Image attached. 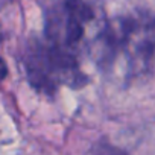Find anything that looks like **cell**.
<instances>
[{
    "label": "cell",
    "mask_w": 155,
    "mask_h": 155,
    "mask_svg": "<svg viewBox=\"0 0 155 155\" xmlns=\"http://www.w3.org/2000/svg\"><path fill=\"white\" fill-rule=\"evenodd\" d=\"M101 64L111 68L123 62L129 76L147 70L155 59V18L149 15L117 18L110 23L99 40Z\"/></svg>",
    "instance_id": "1"
},
{
    "label": "cell",
    "mask_w": 155,
    "mask_h": 155,
    "mask_svg": "<svg viewBox=\"0 0 155 155\" xmlns=\"http://www.w3.org/2000/svg\"><path fill=\"white\" fill-rule=\"evenodd\" d=\"M25 70L31 85L47 96L56 94L59 87L81 88L88 78L82 73L78 58L73 52L65 50L50 41L35 40L28 46L25 56Z\"/></svg>",
    "instance_id": "2"
},
{
    "label": "cell",
    "mask_w": 155,
    "mask_h": 155,
    "mask_svg": "<svg viewBox=\"0 0 155 155\" xmlns=\"http://www.w3.org/2000/svg\"><path fill=\"white\" fill-rule=\"evenodd\" d=\"M96 14L85 0H49L44 11V38L74 53Z\"/></svg>",
    "instance_id": "3"
},
{
    "label": "cell",
    "mask_w": 155,
    "mask_h": 155,
    "mask_svg": "<svg viewBox=\"0 0 155 155\" xmlns=\"http://www.w3.org/2000/svg\"><path fill=\"white\" fill-rule=\"evenodd\" d=\"M88 155H126V153L123 150H120L119 147L113 146V144L99 143L88 152Z\"/></svg>",
    "instance_id": "4"
}]
</instances>
